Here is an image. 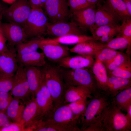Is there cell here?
Here are the masks:
<instances>
[{
	"mask_svg": "<svg viewBox=\"0 0 131 131\" xmlns=\"http://www.w3.org/2000/svg\"><path fill=\"white\" fill-rule=\"evenodd\" d=\"M41 122L51 127L53 131H81L78 126L79 122L67 104L54 107L41 119Z\"/></svg>",
	"mask_w": 131,
	"mask_h": 131,
	"instance_id": "cell-1",
	"label": "cell"
},
{
	"mask_svg": "<svg viewBox=\"0 0 131 131\" xmlns=\"http://www.w3.org/2000/svg\"><path fill=\"white\" fill-rule=\"evenodd\" d=\"M113 98L107 92L103 91L90 98L85 111L80 119L81 131L90 124L101 120Z\"/></svg>",
	"mask_w": 131,
	"mask_h": 131,
	"instance_id": "cell-2",
	"label": "cell"
},
{
	"mask_svg": "<svg viewBox=\"0 0 131 131\" xmlns=\"http://www.w3.org/2000/svg\"><path fill=\"white\" fill-rule=\"evenodd\" d=\"M58 66L66 85L85 86L89 89L94 96L98 95L101 92L92 74L88 68L73 69Z\"/></svg>",
	"mask_w": 131,
	"mask_h": 131,
	"instance_id": "cell-3",
	"label": "cell"
},
{
	"mask_svg": "<svg viewBox=\"0 0 131 131\" xmlns=\"http://www.w3.org/2000/svg\"><path fill=\"white\" fill-rule=\"evenodd\" d=\"M43 78L51 96L54 106L63 104L66 85L57 66L47 63L42 67Z\"/></svg>",
	"mask_w": 131,
	"mask_h": 131,
	"instance_id": "cell-4",
	"label": "cell"
},
{
	"mask_svg": "<svg viewBox=\"0 0 131 131\" xmlns=\"http://www.w3.org/2000/svg\"><path fill=\"white\" fill-rule=\"evenodd\" d=\"M105 131H130L131 122L115 105L113 99L101 120Z\"/></svg>",
	"mask_w": 131,
	"mask_h": 131,
	"instance_id": "cell-5",
	"label": "cell"
},
{
	"mask_svg": "<svg viewBox=\"0 0 131 131\" xmlns=\"http://www.w3.org/2000/svg\"><path fill=\"white\" fill-rule=\"evenodd\" d=\"M49 22L42 8H32L29 17L22 26L27 39L39 38L46 34Z\"/></svg>",
	"mask_w": 131,
	"mask_h": 131,
	"instance_id": "cell-6",
	"label": "cell"
},
{
	"mask_svg": "<svg viewBox=\"0 0 131 131\" xmlns=\"http://www.w3.org/2000/svg\"><path fill=\"white\" fill-rule=\"evenodd\" d=\"M12 4L5 8L3 17L7 22L22 26L29 17L32 8L28 0H16Z\"/></svg>",
	"mask_w": 131,
	"mask_h": 131,
	"instance_id": "cell-7",
	"label": "cell"
},
{
	"mask_svg": "<svg viewBox=\"0 0 131 131\" xmlns=\"http://www.w3.org/2000/svg\"><path fill=\"white\" fill-rule=\"evenodd\" d=\"M42 9L51 23L67 22L70 16L66 0H47Z\"/></svg>",
	"mask_w": 131,
	"mask_h": 131,
	"instance_id": "cell-8",
	"label": "cell"
},
{
	"mask_svg": "<svg viewBox=\"0 0 131 131\" xmlns=\"http://www.w3.org/2000/svg\"><path fill=\"white\" fill-rule=\"evenodd\" d=\"M13 79V86L10 93L13 98L25 104L31 99L32 96L24 67L19 66Z\"/></svg>",
	"mask_w": 131,
	"mask_h": 131,
	"instance_id": "cell-9",
	"label": "cell"
},
{
	"mask_svg": "<svg viewBox=\"0 0 131 131\" xmlns=\"http://www.w3.org/2000/svg\"><path fill=\"white\" fill-rule=\"evenodd\" d=\"M39 48L49 60L56 63L70 55L69 49L68 46L57 42L47 41L43 38L39 43Z\"/></svg>",
	"mask_w": 131,
	"mask_h": 131,
	"instance_id": "cell-10",
	"label": "cell"
},
{
	"mask_svg": "<svg viewBox=\"0 0 131 131\" xmlns=\"http://www.w3.org/2000/svg\"><path fill=\"white\" fill-rule=\"evenodd\" d=\"M85 31L72 21L49 23L46 34L55 37L69 34L83 35Z\"/></svg>",
	"mask_w": 131,
	"mask_h": 131,
	"instance_id": "cell-11",
	"label": "cell"
},
{
	"mask_svg": "<svg viewBox=\"0 0 131 131\" xmlns=\"http://www.w3.org/2000/svg\"><path fill=\"white\" fill-rule=\"evenodd\" d=\"M7 45V49L0 54V73L13 77L19 66L17 53L14 46Z\"/></svg>",
	"mask_w": 131,
	"mask_h": 131,
	"instance_id": "cell-12",
	"label": "cell"
},
{
	"mask_svg": "<svg viewBox=\"0 0 131 131\" xmlns=\"http://www.w3.org/2000/svg\"><path fill=\"white\" fill-rule=\"evenodd\" d=\"M25 104L20 124L25 131H33L38 121L41 119L39 108L35 98H31Z\"/></svg>",
	"mask_w": 131,
	"mask_h": 131,
	"instance_id": "cell-13",
	"label": "cell"
},
{
	"mask_svg": "<svg viewBox=\"0 0 131 131\" xmlns=\"http://www.w3.org/2000/svg\"><path fill=\"white\" fill-rule=\"evenodd\" d=\"M1 27L8 42L7 45L15 47L27 40L26 33L20 25L12 23L1 22Z\"/></svg>",
	"mask_w": 131,
	"mask_h": 131,
	"instance_id": "cell-14",
	"label": "cell"
},
{
	"mask_svg": "<svg viewBox=\"0 0 131 131\" xmlns=\"http://www.w3.org/2000/svg\"><path fill=\"white\" fill-rule=\"evenodd\" d=\"M35 98L39 109L41 119L53 108V101L51 94L43 78L35 95Z\"/></svg>",
	"mask_w": 131,
	"mask_h": 131,
	"instance_id": "cell-15",
	"label": "cell"
},
{
	"mask_svg": "<svg viewBox=\"0 0 131 131\" xmlns=\"http://www.w3.org/2000/svg\"><path fill=\"white\" fill-rule=\"evenodd\" d=\"M96 5H93L84 9L74 11L70 14L73 21L85 31L90 29L95 22Z\"/></svg>",
	"mask_w": 131,
	"mask_h": 131,
	"instance_id": "cell-16",
	"label": "cell"
},
{
	"mask_svg": "<svg viewBox=\"0 0 131 131\" xmlns=\"http://www.w3.org/2000/svg\"><path fill=\"white\" fill-rule=\"evenodd\" d=\"M93 56L80 55L64 57L56 63L57 66L66 68L76 69L91 68L95 62Z\"/></svg>",
	"mask_w": 131,
	"mask_h": 131,
	"instance_id": "cell-17",
	"label": "cell"
},
{
	"mask_svg": "<svg viewBox=\"0 0 131 131\" xmlns=\"http://www.w3.org/2000/svg\"><path fill=\"white\" fill-rule=\"evenodd\" d=\"M96 11L95 27L105 25L116 26L120 25L121 20L109 10L103 7L100 3L97 4Z\"/></svg>",
	"mask_w": 131,
	"mask_h": 131,
	"instance_id": "cell-18",
	"label": "cell"
},
{
	"mask_svg": "<svg viewBox=\"0 0 131 131\" xmlns=\"http://www.w3.org/2000/svg\"><path fill=\"white\" fill-rule=\"evenodd\" d=\"M91 94V91L85 86H72L66 85L63 104H66L85 98H90L93 96Z\"/></svg>",
	"mask_w": 131,
	"mask_h": 131,
	"instance_id": "cell-19",
	"label": "cell"
},
{
	"mask_svg": "<svg viewBox=\"0 0 131 131\" xmlns=\"http://www.w3.org/2000/svg\"><path fill=\"white\" fill-rule=\"evenodd\" d=\"M24 68L32 98H35L36 93L41 85L43 78L42 68L34 66H26Z\"/></svg>",
	"mask_w": 131,
	"mask_h": 131,
	"instance_id": "cell-20",
	"label": "cell"
},
{
	"mask_svg": "<svg viewBox=\"0 0 131 131\" xmlns=\"http://www.w3.org/2000/svg\"><path fill=\"white\" fill-rule=\"evenodd\" d=\"M105 47V44L93 39L77 44L69 49L70 52L83 55L94 56L98 50Z\"/></svg>",
	"mask_w": 131,
	"mask_h": 131,
	"instance_id": "cell-21",
	"label": "cell"
},
{
	"mask_svg": "<svg viewBox=\"0 0 131 131\" xmlns=\"http://www.w3.org/2000/svg\"><path fill=\"white\" fill-rule=\"evenodd\" d=\"M45 57L43 52H40L37 51L21 55H17L19 66L24 67H43L47 64Z\"/></svg>",
	"mask_w": 131,
	"mask_h": 131,
	"instance_id": "cell-22",
	"label": "cell"
},
{
	"mask_svg": "<svg viewBox=\"0 0 131 131\" xmlns=\"http://www.w3.org/2000/svg\"><path fill=\"white\" fill-rule=\"evenodd\" d=\"M106 92L112 98L122 90L131 87V79L108 75Z\"/></svg>",
	"mask_w": 131,
	"mask_h": 131,
	"instance_id": "cell-23",
	"label": "cell"
},
{
	"mask_svg": "<svg viewBox=\"0 0 131 131\" xmlns=\"http://www.w3.org/2000/svg\"><path fill=\"white\" fill-rule=\"evenodd\" d=\"M101 6L118 16L122 21L131 18L127 6L122 0H105Z\"/></svg>",
	"mask_w": 131,
	"mask_h": 131,
	"instance_id": "cell-24",
	"label": "cell"
},
{
	"mask_svg": "<svg viewBox=\"0 0 131 131\" xmlns=\"http://www.w3.org/2000/svg\"><path fill=\"white\" fill-rule=\"evenodd\" d=\"M91 68L100 92H106L108 74L105 65L100 62L95 60Z\"/></svg>",
	"mask_w": 131,
	"mask_h": 131,
	"instance_id": "cell-25",
	"label": "cell"
},
{
	"mask_svg": "<svg viewBox=\"0 0 131 131\" xmlns=\"http://www.w3.org/2000/svg\"><path fill=\"white\" fill-rule=\"evenodd\" d=\"M25 106L22 101L13 97L5 112L13 122L20 123Z\"/></svg>",
	"mask_w": 131,
	"mask_h": 131,
	"instance_id": "cell-26",
	"label": "cell"
},
{
	"mask_svg": "<svg viewBox=\"0 0 131 131\" xmlns=\"http://www.w3.org/2000/svg\"><path fill=\"white\" fill-rule=\"evenodd\" d=\"M46 41L56 42L65 44H76L86 41L93 39L92 36L85 34H69L60 37L50 38H44Z\"/></svg>",
	"mask_w": 131,
	"mask_h": 131,
	"instance_id": "cell-27",
	"label": "cell"
},
{
	"mask_svg": "<svg viewBox=\"0 0 131 131\" xmlns=\"http://www.w3.org/2000/svg\"><path fill=\"white\" fill-rule=\"evenodd\" d=\"M42 38L27 40L16 45L15 48L17 55H21L37 51Z\"/></svg>",
	"mask_w": 131,
	"mask_h": 131,
	"instance_id": "cell-28",
	"label": "cell"
},
{
	"mask_svg": "<svg viewBox=\"0 0 131 131\" xmlns=\"http://www.w3.org/2000/svg\"><path fill=\"white\" fill-rule=\"evenodd\" d=\"M113 99L118 107L126 112L127 108L131 104V87L120 92Z\"/></svg>",
	"mask_w": 131,
	"mask_h": 131,
	"instance_id": "cell-29",
	"label": "cell"
},
{
	"mask_svg": "<svg viewBox=\"0 0 131 131\" xmlns=\"http://www.w3.org/2000/svg\"><path fill=\"white\" fill-rule=\"evenodd\" d=\"M120 25H105L97 27L93 26L89 30L92 33L93 39L97 41L104 35L114 31H120Z\"/></svg>",
	"mask_w": 131,
	"mask_h": 131,
	"instance_id": "cell-30",
	"label": "cell"
},
{
	"mask_svg": "<svg viewBox=\"0 0 131 131\" xmlns=\"http://www.w3.org/2000/svg\"><path fill=\"white\" fill-rule=\"evenodd\" d=\"M87 98H82L67 104L75 118L80 122L81 116L86 109L88 100Z\"/></svg>",
	"mask_w": 131,
	"mask_h": 131,
	"instance_id": "cell-31",
	"label": "cell"
},
{
	"mask_svg": "<svg viewBox=\"0 0 131 131\" xmlns=\"http://www.w3.org/2000/svg\"><path fill=\"white\" fill-rule=\"evenodd\" d=\"M120 51L109 48L104 47L98 51L94 56L95 60L104 65L113 59Z\"/></svg>",
	"mask_w": 131,
	"mask_h": 131,
	"instance_id": "cell-32",
	"label": "cell"
},
{
	"mask_svg": "<svg viewBox=\"0 0 131 131\" xmlns=\"http://www.w3.org/2000/svg\"><path fill=\"white\" fill-rule=\"evenodd\" d=\"M122 22V24L120 25V31L117 35L124 37L128 41V46L126 53L130 56L131 53V18L124 20Z\"/></svg>",
	"mask_w": 131,
	"mask_h": 131,
	"instance_id": "cell-33",
	"label": "cell"
},
{
	"mask_svg": "<svg viewBox=\"0 0 131 131\" xmlns=\"http://www.w3.org/2000/svg\"><path fill=\"white\" fill-rule=\"evenodd\" d=\"M107 73L108 75L124 78L131 79V62L130 60L124 63Z\"/></svg>",
	"mask_w": 131,
	"mask_h": 131,
	"instance_id": "cell-34",
	"label": "cell"
},
{
	"mask_svg": "<svg viewBox=\"0 0 131 131\" xmlns=\"http://www.w3.org/2000/svg\"><path fill=\"white\" fill-rule=\"evenodd\" d=\"M130 60V56L120 52L113 59L104 65L108 73Z\"/></svg>",
	"mask_w": 131,
	"mask_h": 131,
	"instance_id": "cell-35",
	"label": "cell"
},
{
	"mask_svg": "<svg viewBox=\"0 0 131 131\" xmlns=\"http://www.w3.org/2000/svg\"><path fill=\"white\" fill-rule=\"evenodd\" d=\"M107 43L105 44V47L115 50H123L127 49L128 46L127 40L124 37L117 35Z\"/></svg>",
	"mask_w": 131,
	"mask_h": 131,
	"instance_id": "cell-36",
	"label": "cell"
},
{
	"mask_svg": "<svg viewBox=\"0 0 131 131\" xmlns=\"http://www.w3.org/2000/svg\"><path fill=\"white\" fill-rule=\"evenodd\" d=\"M70 14L75 11L82 10L92 5L86 0H67Z\"/></svg>",
	"mask_w": 131,
	"mask_h": 131,
	"instance_id": "cell-37",
	"label": "cell"
},
{
	"mask_svg": "<svg viewBox=\"0 0 131 131\" xmlns=\"http://www.w3.org/2000/svg\"><path fill=\"white\" fill-rule=\"evenodd\" d=\"M13 76H8L0 73V91H10L13 87Z\"/></svg>",
	"mask_w": 131,
	"mask_h": 131,
	"instance_id": "cell-38",
	"label": "cell"
},
{
	"mask_svg": "<svg viewBox=\"0 0 131 131\" xmlns=\"http://www.w3.org/2000/svg\"><path fill=\"white\" fill-rule=\"evenodd\" d=\"M25 131L23 126L20 123L13 122L0 130V131Z\"/></svg>",
	"mask_w": 131,
	"mask_h": 131,
	"instance_id": "cell-39",
	"label": "cell"
},
{
	"mask_svg": "<svg viewBox=\"0 0 131 131\" xmlns=\"http://www.w3.org/2000/svg\"><path fill=\"white\" fill-rule=\"evenodd\" d=\"M12 122L5 112H0V130L7 126Z\"/></svg>",
	"mask_w": 131,
	"mask_h": 131,
	"instance_id": "cell-40",
	"label": "cell"
},
{
	"mask_svg": "<svg viewBox=\"0 0 131 131\" xmlns=\"http://www.w3.org/2000/svg\"><path fill=\"white\" fill-rule=\"evenodd\" d=\"M83 131H105L101 121L89 125Z\"/></svg>",
	"mask_w": 131,
	"mask_h": 131,
	"instance_id": "cell-41",
	"label": "cell"
},
{
	"mask_svg": "<svg viewBox=\"0 0 131 131\" xmlns=\"http://www.w3.org/2000/svg\"><path fill=\"white\" fill-rule=\"evenodd\" d=\"M119 31H114L104 35L101 37L98 41L105 44L110 41L115 36H117L118 34Z\"/></svg>",
	"mask_w": 131,
	"mask_h": 131,
	"instance_id": "cell-42",
	"label": "cell"
},
{
	"mask_svg": "<svg viewBox=\"0 0 131 131\" xmlns=\"http://www.w3.org/2000/svg\"><path fill=\"white\" fill-rule=\"evenodd\" d=\"M1 21H0V54L8 48L7 40L3 32L1 27Z\"/></svg>",
	"mask_w": 131,
	"mask_h": 131,
	"instance_id": "cell-43",
	"label": "cell"
},
{
	"mask_svg": "<svg viewBox=\"0 0 131 131\" xmlns=\"http://www.w3.org/2000/svg\"><path fill=\"white\" fill-rule=\"evenodd\" d=\"M32 8H42L47 0H28Z\"/></svg>",
	"mask_w": 131,
	"mask_h": 131,
	"instance_id": "cell-44",
	"label": "cell"
},
{
	"mask_svg": "<svg viewBox=\"0 0 131 131\" xmlns=\"http://www.w3.org/2000/svg\"><path fill=\"white\" fill-rule=\"evenodd\" d=\"M13 98L11 96L7 100L0 102V112H5Z\"/></svg>",
	"mask_w": 131,
	"mask_h": 131,
	"instance_id": "cell-45",
	"label": "cell"
},
{
	"mask_svg": "<svg viewBox=\"0 0 131 131\" xmlns=\"http://www.w3.org/2000/svg\"><path fill=\"white\" fill-rule=\"evenodd\" d=\"M11 96L9 92L0 91V102L7 100Z\"/></svg>",
	"mask_w": 131,
	"mask_h": 131,
	"instance_id": "cell-46",
	"label": "cell"
},
{
	"mask_svg": "<svg viewBox=\"0 0 131 131\" xmlns=\"http://www.w3.org/2000/svg\"><path fill=\"white\" fill-rule=\"evenodd\" d=\"M7 7L0 1V21H1L4 11Z\"/></svg>",
	"mask_w": 131,
	"mask_h": 131,
	"instance_id": "cell-47",
	"label": "cell"
},
{
	"mask_svg": "<svg viewBox=\"0 0 131 131\" xmlns=\"http://www.w3.org/2000/svg\"><path fill=\"white\" fill-rule=\"evenodd\" d=\"M125 4L129 12L131 15V0H122Z\"/></svg>",
	"mask_w": 131,
	"mask_h": 131,
	"instance_id": "cell-48",
	"label": "cell"
},
{
	"mask_svg": "<svg viewBox=\"0 0 131 131\" xmlns=\"http://www.w3.org/2000/svg\"><path fill=\"white\" fill-rule=\"evenodd\" d=\"M126 112L127 113L125 115L128 119L131 122V104L127 108Z\"/></svg>",
	"mask_w": 131,
	"mask_h": 131,
	"instance_id": "cell-49",
	"label": "cell"
},
{
	"mask_svg": "<svg viewBox=\"0 0 131 131\" xmlns=\"http://www.w3.org/2000/svg\"><path fill=\"white\" fill-rule=\"evenodd\" d=\"M88 2L93 5H96L98 3H100L101 0H86Z\"/></svg>",
	"mask_w": 131,
	"mask_h": 131,
	"instance_id": "cell-50",
	"label": "cell"
},
{
	"mask_svg": "<svg viewBox=\"0 0 131 131\" xmlns=\"http://www.w3.org/2000/svg\"><path fill=\"white\" fill-rule=\"evenodd\" d=\"M4 2L9 4H12L16 0H1Z\"/></svg>",
	"mask_w": 131,
	"mask_h": 131,
	"instance_id": "cell-51",
	"label": "cell"
}]
</instances>
